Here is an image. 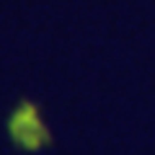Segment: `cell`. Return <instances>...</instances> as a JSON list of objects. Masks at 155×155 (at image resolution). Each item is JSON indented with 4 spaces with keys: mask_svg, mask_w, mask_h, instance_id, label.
<instances>
[{
    "mask_svg": "<svg viewBox=\"0 0 155 155\" xmlns=\"http://www.w3.org/2000/svg\"><path fill=\"white\" fill-rule=\"evenodd\" d=\"M5 132L13 147L26 155H36L54 145V137H52L44 116H41V106L31 98H21L8 111Z\"/></svg>",
    "mask_w": 155,
    "mask_h": 155,
    "instance_id": "obj_1",
    "label": "cell"
}]
</instances>
